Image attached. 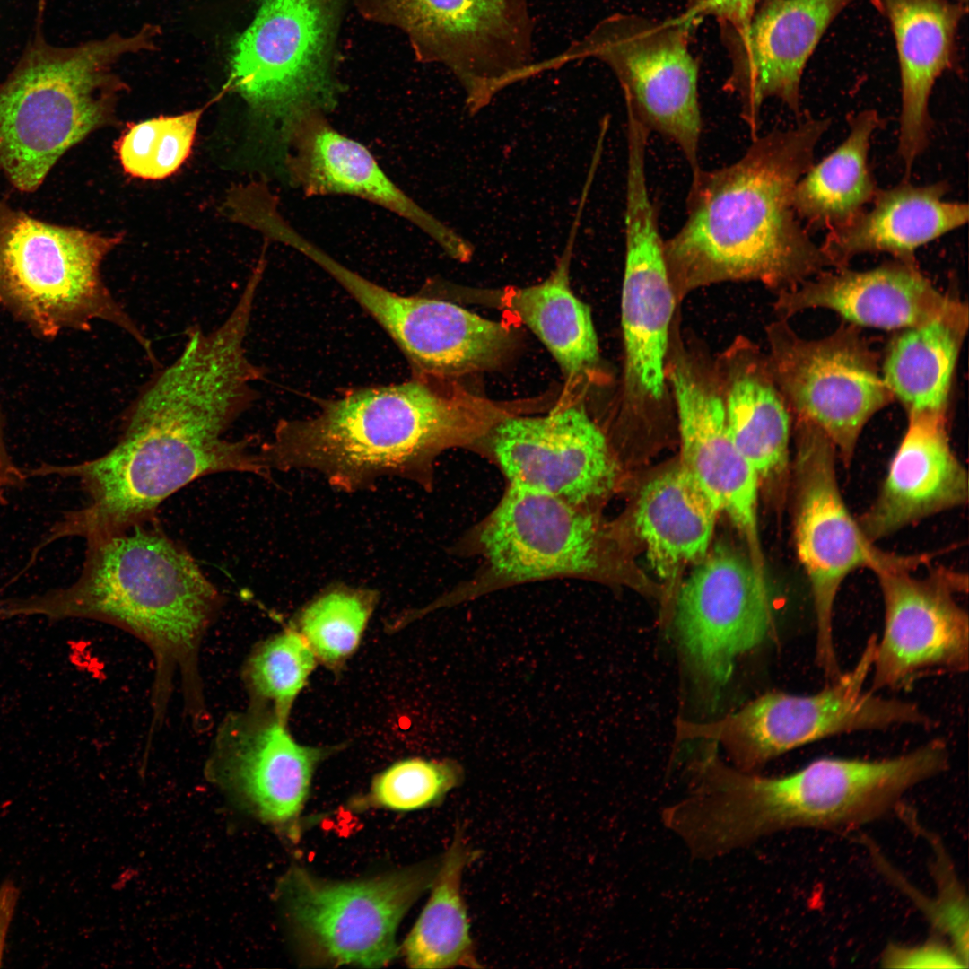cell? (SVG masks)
Masks as SVG:
<instances>
[{
	"label": "cell",
	"mask_w": 969,
	"mask_h": 969,
	"mask_svg": "<svg viewBox=\"0 0 969 969\" xmlns=\"http://www.w3.org/2000/svg\"><path fill=\"white\" fill-rule=\"evenodd\" d=\"M714 365L736 447L760 478L781 476L789 459L790 408L767 356L739 336L719 354Z\"/></svg>",
	"instance_id": "obj_29"
},
{
	"label": "cell",
	"mask_w": 969,
	"mask_h": 969,
	"mask_svg": "<svg viewBox=\"0 0 969 969\" xmlns=\"http://www.w3.org/2000/svg\"><path fill=\"white\" fill-rule=\"evenodd\" d=\"M289 179L307 196L349 195L374 203L416 225L452 258L467 261L471 246L416 204L382 170L361 143L337 131L318 110L300 116L283 142Z\"/></svg>",
	"instance_id": "obj_24"
},
{
	"label": "cell",
	"mask_w": 969,
	"mask_h": 969,
	"mask_svg": "<svg viewBox=\"0 0 969 969\" xmlns=\"http://www.w3.org/2000/svg\"><path fill=\"white\" fill-rule=\"evenodd\" d=\"M766 333L769 367L788 407L820 429L848 466L864 426L894 398L875 353L853 326L808 340L781 319Z\"/></svg>",
	"instance_id": "obj_13"
},
{
	"label": "cell",
	"mask_w": 969,
	"mask_h": 969,
	"mask_svg": "<svg viewBox=\"0 0 969 969\" xmlns=\"http://www.w3.org/2000/svg\"><path fill=\"white\" fill-rule=\"evenodd\" d=\"M719 510L679 464L642 489L634 515L647 559L664 580H671L710 551Z\"/></svg>",
	"instance_id": "obj_30"
},
{
	"label": "cell",
	"mask_w": 969,
	"mask_h": 969,
	"mask_svg": "<svg viewBox=\"0 0 969 969\" xmlns=\"http://www.w3.org/2000/svg\"><path fill=\"white\" fill-rule=\"evenodd\" d=\"M438 867L431 862L353 882L326 881L294 868L282 882V897L296 932L319 957L378 968L397 955V927L432 886Z\"/></svg>",
	"instance_id": "obj_14"
},
{
	"label": "cell",
	"mask_w": 969,
	"mask_h": 969,
	"mask_svg": "<svg viewBox=\"0 0 969 969\" xmlns=\"http://www.w3.org/2000/svg\"><path fill=\"white\" fill-rule=\"evenodd\" d=\"M478 856L479 851L469 845L462 827L458 826L439 862L431 896L403 944L410 967H480L460 889L465 868Z\"/></svg>",
	"instance_id": "obj_34"
},
{
	"label": "cell",
	"mask_w": 969,
	"mask_h": 969,
	"mask_svg": "<svg viewBox=\"0 0 969 969\" xmlns=\"http://www.w3.org/2000/svg\"><path fill=\"white\" fill-rule=\"evenodd\" d=\"M585 201L581 197L566 249L550 276L530 286L510 288L501 299L503 307L546 347L569 381L589 375L599 359L589 308L574 294L569 281L572 250Z\"/></svg>",
	"instance_id": "obj_31"
},
{
	"label": "cell",
	"mask_w": 969,
	"mask_h": 969,
	"mask_svg": "<svg viewBox=\"0 0 969 969\" xmlns=\"http://www.w3.org/2000/svg\"><path fill=\"white\" fill-rule=\"evenodd\" d=\"M379 598L375 589L333 583L302 607L293 628L318 661L337 669L357 649Z\"/></svg>",
	"instance_id": "obj_35"
},
{
	"label": "cell",
	"mask_w": 969,
	"mask_h": 969,
	"mask_svg": "<svg viewBox=\"0 0 969 969\" xmlns=\"http://www.w3.org/2000/svg\"><path fill=\"white\" fill-rule=\"evenodd\" d=\"M881 120L865 109L849 120L845 139L798 181L793 207L815 230H834L858 216L878 191L869 165L871 137Z\"/></svg>",
	"instance_id": "obj_33"
},
{
	"label": "cell",
	"mask_w": 969,
	"mask_h": 969,
	"mask_svg": "<svg viewBox=\"0 0 969 969\" xmlns=\"http://www.w3.org/2000/svg\"><path fill=\"white\" fill-rule=\"evenodd\" d=\"M947 412L908 414V426L880 490L857 519L872 542L968 501V474L954 452Z\"/></svg>",
	"instance_id": "obj_25"
},
{
	"label": "cell",
	"mask_w": 969,
	"mask_h": 969,
	"mask_svg": "<svg viewBox=\"0 0 969 969\" xmlns=\"http://www.w3.org/2000/svg\"><path fill=\"white\" fill-rule=\"evenodd\" d=\"M909 823L923 833L934 853L930 869L935 881L936 892L931 898L926 918L934 928L935 933L947 940L968 964L969 922L966 892L941 842L931 833H925L916 822L912 823L909 820Z\"/></svg>",
	"instance_id": "obj_39"
},
{
	"label": "cell",
	"mask_w": 969,
	"mask_h": 969,
	"mask_svg": "<svg viewBox=\"0 0 969 969\" xmlns=\"http://www.w3.org/2000/svg\"><path fill=\"white\" fill-rule=\"evenodd\" d=\"M510 411L450 386L407 381L352 389L321 400L316 415L282 419L258 453L272 470H310L344 493L398 477L430 488L435 458L484 437Z\"/></svg>",
	"instance_id": "obj_5"
},
{
	"label": "cell",
	"mask_w": 969,
	"mask_h": 969,
	"mask_svg": "<svg viewBox=\"0 0 969 969\" xmlns=\"http://www.w3.org/2000/svg\"><path fill=\"white\" fill-rule=\"evenodd\" d=\"M870 2L888 21L895 40L901 81L897 152L908 179L929 144L930 97L938 78L954 65L957 31L967 4L954 0Z\"/></svg>",
	"instance_id": "obj_27"
},
{
	"label": "cell",
	"mask_w": 969,
	"mask_h": 969,
	"mask_svg": "<svg viewBox=\"0 0 969 969\" xmlns=\"http://www.w3.org/2000/svg\"><path fill=\"white\" fill-rule=\"evenodd\" d=\"M667 378L678 422L680 465L759 556L760 477L729 433L714 360L675 336L672 328Z\"/></svg>",
	"instance_id": "obj_19"
},
{
	"label": "cell",
	"mask_w": 969,
	"mask_h": 969,
	"mask_svg": "<svg viewBox=\"0 0 969 969\" xmlns=\"http://www.w3.org/2000/svg\"><path fill=\"white\" fill-rule=\"evenodd\" d=\"M855 0H765L743 29L720 25L730 70L724 89L739 100L740 116L757 135L768 99L800 111L805 66L834 20Z\"/></svg>",
	"instance_id": "obj_21"
},
{
	"label": "cell",
	"mask_w": 969,
	"mask_h": 969,
	"mask_svg": "<svg viewBox=\"0 0 969 969\" xmlns=\"http://www.w3.org/2000/svg\"><path fill=\"white\" fill-rule=\"evenodd\" d=\"M877 637L870 636L854 665L820 691L811 694L767 692L716 720H678L677 739L715 744L735 768L756 773L788 752L832 737L899 726H931V718L917 703L866 689Z\"/></svg>",
	"instance_id": "obj_8"
},
{
	"label": "cell",
	"mask_w": 969,
	"mask_h": 969,
	"mask_svg": "<svg viewBox=\"0 0 969 969\" xmlns=\"http://www.w3.org/2000/svg\"><path fill=\"white\" fill-rule=\"evenodd\" d=\"M463 781L464 770L457 761L409 758L373 779L369 799L374 806L412 811L440 803Z\"/></svg>",
	"instance_id": "obj_38"
},
{
	"label": "cell",
	"mask_w": 969,
	"mask_h": 969,
	"mask_svg": "<svg viewBox=\"0 0 969 969\" xmlns=\"http://www.w3.org/2000/svg\"><path fill=\"white\" fill-rule=\"evenodd\" d=\"M960 301L939 292L914 260L895 259L866 271L821 272L779 293L781 319L807 310L835 311L853 325L901 330L929 321Z\"/></svg>",
	"instance_id": "obj_26"
},
{
	"label": "cell",
	"mask_w": 969,
	"mask_h": 969,
	"mask_svg": "<svg viewBox=\"0 0 969 969\" xmlns=\"http://www.w3.org/2000/svg\"><path fill=\"white\" fill-rule=\"evenodd\" d=\"M772 620L762 568L725 546L696 563L674 614L683 656L696 681L714 694L729 680L737 659L768 635Z\"/></svg>",
	"instance_id": "obj_17"
},
{
	"label": "cell",
	"mask_w": 969,
	"mask_h": 969,
	"mask_svg": "<svg viewBox=\"0 0 969 969\" xmlns=\"http://www.w3.org/2000/svg\"><path fill=\"white\" fill-rule=\"evenodd\" d=\"M286 724L263 707L231 711L216 728L206 762L210 777L274 825L298 818L315 768L330 753L301 745Z\"/></svg>",
	"instance_id": "obj_22"
},
{
	"label": "cell",
	"mask_w": 969,
	"mask_h": 969,
	"mask_svg": "<svg viewBox=\"0 0 969 969\" xmlns=\"http://www.w3.org/2000/svg\"><path fill=\"white\" fill-rule=\"evenodd\" d=\"M317 662L308 643L293 627L260 642L241 670L249 705L266 708L287 723L292 705Z\"/></svg>",
	"instance_id": "obj_36"
},
{
	"label": "cell",
	"mask_w": 969,
	"mask_h": 969,
	"mask_svg": "<svg viewBox=\"0 0 969 969\" xmlns=\"http://www.w3.org/2000/svg\"><path fill=\"white\" fill-rule=\"evenodd\" d=\"M759 0H685L686 13L700 21L703 17H714L719 25L735 29L746 27L755 11Z\"/></svg>",
	"instance_id": "obj_41"
},
{
	"label": "cell",
	"mask_w": 969,
	"mask_h": 969,
	"mask_svg": "<svg viewBox=\"0 0 969 969\" xmlns=\"http://www.w3.org/2000/svg\"><path fill=\"white\" fill-rule=\"evenodd\" d=\"M968 327L961 301L948 311L901 329L891 341L883 379L907 413L947 412L957 356Z\"/></svg>",
	"instance_id": "obj_32"
},
{
	"label": "cell",
	"mask_w": 969,
	"mask_h": 969,
	"mask_svg": "<svg viewBox=\"0 0 969 969\" xmlns=\"http://www.w3.org/2000/svg\"><path fill=\"white\" fill-rule=\"evenodd\" d=\"M160 32L146 23L69 48L37 33L0 83V170L13 188L37 190L66 151L108 121L124 88L115 65L153 50Z\"/></svg>",
	"instance_id": "obj_6"
},
{
	"label": "cell",
	"mask_w": 969,
	"mask_h": 969,
	"mask_svg": "<svg viewBox=\"0 0 969 969\" xmlns=\"http://www.w3.org/2000/svg\"><path fill=\"white\" fill-rule=\"evenodd\" d=\"M12 491V488L0 479V504L7 502V496Z\"/></svg>",
	"instance_id": "obj_44"
},
{
	"label": "cell",
	"mask_w": 969,
	"mask_h": 969,
	"mask_svg": "<svg viewBox=\"0 0 969 969\" xmlns=\"http://www.w3.org/2000/svg\"><path fill=\"white\" fill-rule=\"evenodd\" d=\"M346 0H262L235 39L227 86L283 140L300 116L339 95L336 40Z\"/></svg>",
	"instance_id": "obj_10"
},
{
	"label": "cell",
	"mask_w": 969,
	"mask_h": 969,
	"mask_svg": "<svg viewBox=\"0 0 969 969\" xmlns=\"http://www.w3.org/2000/svg\"><path fill=\"white\" fill-rule=\"evenodd\" d=\"M949 766L940 738L881 759L822 757L777 776L740 771L710 752L692 763L687 794L663 810L662 821L692 856L711 860L781 832L874 823Z\"/></svg>",
	"instance_id": "obj_4"
},
{
	"label": "cell",
	"mask_w": 969,
	"mask_h": 969,
	"mask_svg": "<svg viewBox=\"0 0 969 969\" xmlns=\"http://www.w3.org/2000/svg\"><path fill=\"white\" fill-rule=\"evenodd\" d=\"M26 478V471L14 463L0 433V479L14 489L20 487Z\"/></svg>",
	"instance_id": "obj_43"
},
{
	"label": "cell",
	"mask_w": 969,
	"mask_h": 969,
	"mask_svg": "<svg viewBox=\"0 0 969 969\" xmlns=\"http://www.w3.org/2000/svg\"><path fill=\"white\" fill-rule=\"evenodd\" d=\"M879 962L885 968L968 967L951 944L939 935L916 945L891 942L883 949Z\"/></svg>",
	"instance_id": "obj_40"
},
{
	"label": "cell",
	"mask_w": 969,
	"mask_h": 969,
	"mask_svg": "<svg viewBox=\"0 0 969 969\" xmlns=\"http://www.w3.org/2000/svg\"><path fill=\"white\" fill-rule=\"evenodd\" d=\"M490 434L510 484L584 508L606 495L616 480L607 439L581 403L560 406L544 415H508Z\"/></svg>",
	"instance_id": "obj_20"
},
{
	"label": "cell",
	"mask_w": 969,
	"mask_h": 969,
	"mask_svg": "<svg viewBox=\"0 0 969 969\" xmlns=\"http://www.w3.org/2000/svg\"><path fill=\"white\" fill-rule=\"evenodd\" d=\"M836 450L813 423L797 418L794 465V540L811 591L816 620L815 660L830 681L841 673L834 613L845 579L860 569L915 570L927 555H902L878 548L862 531L842 496Z\"/></svg>",
	"instance_id": "obj_12"
},
{
	"label": "cell",
	"mask_w": 969,
	"mask_h": 969,
	"mask_svg": "<svg viewBox=\"0 0 969 969\" xmlns=\"http://www.w3.org/2000/svg\"><path fill=\"white\" fill-rule=\"evenodd\" d=\"M657 207L649 188L625 190V256L621 293L624 372L620 409L647 418L672 401L667 363L675 311Z\"/></svg>",
	"instance_id": "obj_16"
},
{
	"label": "cell",
	"mask_w": 969,
	"mask_h": 969,
	"mask_svg": "<svg viewBox=\"0 0 969 969\" xmlns=\"http://www.w3.org/2000/svg\"><path fill=\"white\" fill-rule=\"evenodd\" d=\"M72 584L0 599V619L39 615L91 619L118 627L148 647L154 662L151 729L162 725L179 687L185 715L202 733L213 720L200 668L201 646L223 597L194 558L153 519L86 538Z\"/></svg>",
	"instance_id": "obj_2"
},
{
	"label": "cell",
	"mask_w": 969,
	"mask_h": 969,
	"mask_svg": "<svg viewBox=\"0 0 969 969\" xmlns=\"http://www.w3.org/2000/svg\"><path fill=\"white\" fill-rule=\"evenodd\" d=\"M45 4H46V0H39V8L40 13L43 12Z\"/></svg>",
	"instance_id": "obj_45"
},
{
	"label": "cell",
	"mask_w": 969,
	"mask_h": 969,
	"mask_svg": "<svg viewBox=\"0 0 969 969\" xmlns=\"http://www.w3.org/2000/svg\"><path fill=\"white\" fill-rule=\"evenodd\" d=\"M203 109L131 124L116 144L123 170L143 179H162L188 157Z\"/></svg>",
	"instance_id": "obj_37"
},
{
	"label": "cell",
	"mask_w": 969,
	"mask_h": 969,
	"mask_svg": "<svg viewBox=\"0 0 969 969\" xmlns=\"http://www.w3.org/2000/svg\"><path fill=\"white\" fill-rule=\"evenodd\" d=\"M954 1H957V2H962V3L967 4V0H954Z\"/></svg>",
	"instance_id": "obj_46"
},
{
	"label": "cell",
	"mask_w": 969,
	"mask_h": 969,
	"mask_svg": "<svg viewBox=\"0 0 969 969\" xmlns=\"http://www.w3.org/2000/svg\"><path fill=\"white\" fill-rule=\"evenodd\" d=\"M480 541L502 581L583 575L598 567L594 518L584 508L522 486L509 485Z\"/></svg>",
	"instance_id": "obj_23"
},
{
	"label": "cell",
	"mask_w": 969,
	"mask_h": 969,
	"mask_svg": "<svg viewBox=\"0 0 969 969\" xmlns=\"http://www.w3.org/2000/svg\"><path fill=\"white\" fill-rule=\"evenodd\" d=\"M696 19L687 13L664 20L632 13L610 14L562 52L536 61L535 74L587 58L607 65L629 107L651 133L675 143L691 174L702 168L703 120L699 65L689 49Z\"/></svg>",
	"instance_id": "obj_9"
},
{
	"label": "cell",
	"mask_w": 969,
	"mask_h": 969,
	"mask_svg": "<svg viewBox=\"0 0 969 969\" xmlns=\"http://www.w3.org/2000/svg\"><path fill=\"white\" fill-rule=\"evenodd\" d=\"M121 240L50 223L0 200V305L47 337L111 323L157 364L152 343L101 275L104 258Z\"/></svg>",
	"instance_id": "obj_7"
},
{
	"label": "cell",
	"mask_w": 969,
	"mask_h": 969,
	"mask_svg": "<svg viewBox=\"0 0 969 969\" xmlns=\"http://www.w3.org/2000/svg\"><path fill=\"white\" fill-rule=\"evenodd\" d=\"M366 18L407 37L418 60L441 65L476 112L534 76L535 22L528 0H354Z\"/></svg>",
	"instance_id": "obj_11"
},
{
	"label": "cell",
	"mask_w": 969,
	"mask_h": 969,
	"mask_svg": "<svg viewBox=\"0 0 969 969\" xmlns=\"http://www.w3.org/2000/svg\"><path fill=\"white\" fill-rule=\"evenodd\" d=\"M19 889L13 881L4 880L0 885V967L6 946V938L19 899Z\"/></svg>",
	"instance_id": "obj_42"
},
{
	"label": "cell",
	"mask_w": 969,
	"mask_h": 969,
	"mask_svg": "<svg viewBox=\"0 0 969 969\" xmlns=\"http://www.w3.org/2000/svg\"><path fill=\"white\" fill-rule=\"evenodd\" d=\"M830 124L806 117L754 137L733 163L692 175L685 220L664 240L678 303L727 282H759L780 293L830 266L793 207L795 187Z\"/></svg>",
	"instance_id": "obj_3"
},
{
	"label": "cell",
	"mask_w": 969,
	"mask_h": 969,
	"mask_svg": "<svg viewBox=\"0 0 969 969\" xmlns=\"http://www.w3.org/2000/svg\"><path fill=\"white\" fill-rule=\"evenodd\" d=\"M946 181L918 186L904 180L878 189L872 207L847 224L829 231L820 245L830 266L845 267L855 256L885 252L896 259L914 260L920 247L968 221L966 203L945 199Z\"/></svg>",
	"instance_id": "obj_28"
},
{
	"label": "cell",
	"mask_w": 969,
	"mask_h": 969,
	"mask_svg": "<svg viewBox=\"0 0 969 969\" xmlns=\"http://www.w3.org/2000/svg\"><path fill=\"white\" fill-rule=\"evenodd\" d=\"M249 326L234 315L213 330H188L179 356L142 388L127 409L108 452L72 465L42 464L29 476L74 478L88 503L66 512L44 537L88 538L153 519L162 502L206 475L251 473L267 478L252 438L230 441L231 424L258 397L265 370L245 350Z\"/></svg>",
	"instance_id": "obj_1"
},
{
	"label": "cell",
	"mask_w": 969,
	"mask_h": 969,
	"mask_svg": "<svg viewBox=\"0 0 969 969\" xmlns=\"http://www.w3.org/2000/svg\"><path fill=\"white\" fill-rule=\"evenodd\" d=\"M310 259L393 339L414 378L450 381L487 371L501 364L515 347V333L503 322L484 319L445 300L392 292L321 249L313 250Z\"/></svg>",
	"instance_id": "obj_15"
},
{
	"label": "cell",
	"mask_w": 969,
	"mask_h": 969,
	"mask_svg": "<svg viewBox=\"0 0 969 969\" xmlns=\"http://www.w3.org/2000/svg\"><path fill=\"white\" fill-rule=\"evenodd\" d=\"M914 570L877 572L884 605L871 671L873 691H900L930 674H961L969 667V617L956 595L967 576L945 568L917 577Z\"/></svg>",
	"instance_id": "obj_18"
}]
</instances>
